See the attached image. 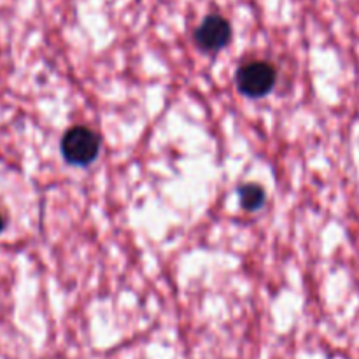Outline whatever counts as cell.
<instances>
[{"mask_svg":"<svg viewBox=\"0 0 359 359\" xmlns=\"http://www.w3.org/2000/svg\"><path fill=\"white\" fill-rule=\"evenodd\" d=\"M4 230V219H2V216H0V231Z\"/></svg>","mask_w":359,"mask_h":359,"instance_id":"obj_5","label":"cell"},{"mask_svg":"<svg viewBox=\"0 0 359 359\" xmlns=\"http://www.w3.org/2000/svg\"><path fill=\"white\" fill-rule=\"evenodd\" d=\"M100 151V137L86 126L67 130L62 139V154L69 163L84 167L90 165Z\"/></svg>","mask_w":359,"mask_h":359,"instance_id":"obj_1","label":"cell"},{"mask_svg":"<svg viewBox=\"0 0 359 359\" xmlns=\"http://www.w3.org/2000/svg\"><path fill=\"white\" fill-rule=\"evenodd\" d=\"M238 195H241V203L245 210H258L265 202V191L258 184L242 186Z\"/></svg>","mask_w":359,"mask_h":359,"instance_id":"obj_4","label":"cell"},{"mask_svg":"<svg viewBox=\"0 0 359 359\" xmlns=\"http://www.w3.org/2000/svg\"><path fill=\"white\" fill-rule=\"evenodd\" d=\"M231 39V25L221 14H209L195 30V42L202 51L217 53L228 46Z\"/></svg>","mask_w":359,"mask_h":359,"instance_id":"obj_3","label":"cell"},{"mask_svg":"<svg viewBox=\"0 0 359 359\" xmlns=\"http://www.w3.org/2000/svg\"><path fill=\"white\" fill-rule=\"evenodd\" d=\"M276 67L269 62L256 60V62L245 63L237 70L235 84H237L238 91L245 97L259 98L272 91V88L276 86Z\"/></svg>","mask_w":359,"mask_h":359,"instance_id":"obj_2","label":"cell"}]
</instances>
